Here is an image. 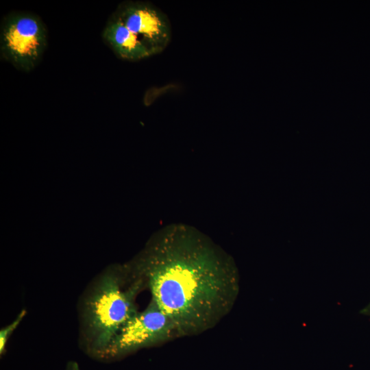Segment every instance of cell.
Returning a JSON list of instances; mask_svg holds the SVG:
<instances>
[{
	"label": "cell",
	"mask_w": 370,
	"mask_h": 370,
	"mask_svg": "<svg viewBox=\"0 0 370 370\" xmlns=\"http://www.w3.org/2000/svg\"><path fill=\"white\" fill-rule=\"evenodd\" d=\"M144 287L127 267L102 274L88 291L82 305L84 351L101 360L121 328L136 312V298Z\"/></svg>",
	"instance_id": "7a4b0ae2"
},
{
	"label": "cell",
	"mask_w": 370,
	"mask_h": 370,
	"mask_svg": "<svg viewBox=\"0 0 370 370\" xmlns=\"http://www.w3.org/2000/svg\"><path fill=\"white\" fill-rule=\"evenodd\" d=\"M177 338L170 318L151 299L147 308L136 312L111 341L101 360H112L138 349Z\"/></svg>",
	"instance_id": "277c9868"
},
{
	"label": "cell",
	"mask_w": 370,
	"mask_h": 370,
	"mask_svg": "<svg viewBox=\"0 0 370 370\" xmlns=\"http://www.w3.org/2000/svg\"><path fill=\"white\" fill-rule=\"evenodd\" d=\"M127 267L172 321L177 338L215 327L231 311L239 293L232 258L206 234L184 223L161 229Z\"/></svg>",
	"instance_id": "6da1fadb"
},
{
	"label": "cell",
	"mask_w": 370,
	"mask_h": 370,
	"mask_svg": "<svg viewBox=\"0 0 370 370\" xmlns=\"http://www.w3.org/2000/svg\"><path fill=\"white\" fill-rule=\"evenodd\" d=\"M101 37L105 44L121 60L137 62L151 56L140 39L114 12L108 18Z\"/></svg>",
	"instance_id": "8992f818"
},
{
	"label": "cell",
	"mask_w": 370,
	"mask_h": 370,
	"mask_svg": "<svg viewBox=\"0 0 370 370\" xmlns=\"http://www.w3.org/2000/svg\"><path fill=\"white\" fill-rule=\"evenodd\" d=\"M114 12L143 42L151 56L162 53L169 45L171 25L167 15L153 3L125 0Z\"/></svg>",
	"instance_id": "5b68a950"
},
{
	"label": "cell",
	"mask_w": 370,
	"mask_h": 370,
	"mask_svg": "<svg viewBox=\"0 0 370 370\" xmlns=\"http://www.w3.org/2000/svg\"><path fill=\"white\" fill-rule=\"evenodd\" d=\"M65 370H80L78 364L75 361H70L68 362Z\"/></svg>",
	"instance_id": "ba28073f"
},
{
	"label": "cell",
	"mask_w": 370,
	"mask_h": 370,
	"mask_svg": "<svg viewBox=\"0 0 370 370\" xmlns=\"http://www.w3.org/2000/svg\"><path fill=\"white\" fill-rule=\"evenodd\" d=\"M26 314V310H22L15 319L7 326L0 330V354L2 355L5 351L7 342L17 326L20 324L23 317Z\"/></svg>",
	"instance_id": "52a82bcc"
},
{
	"label": "cell",
	"mask_w": 370,
	"mask_h": 370,
	"mask_svg": "<svg viewBox=\"0 0 370 370\" xmlns=\"http://www.w3.org/2000/svg\"><path fill=\"white\" fill-rule=\"evenodd\" d=\"M48 45L42 19L28 11L6 14L0 26V58L16 70L29 73L41 62Z\"/></svg>",
	"instance_id": "3957f363"
}]
</instances>
